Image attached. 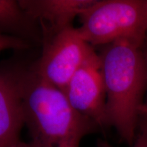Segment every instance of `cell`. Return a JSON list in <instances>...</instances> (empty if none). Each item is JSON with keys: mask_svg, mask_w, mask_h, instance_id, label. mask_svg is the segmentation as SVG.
<instances>
[{"mask_svg": "<svg viewBox=\"0 0 147 147\" xmlns=\"http://www.w3.org/2000/svg\"><path fill=\"white\" fill-rule=\"evenodd\" d=\"M142 44L121 40L98 53L106 90V117L125 142L133 145L147 89Z\"/></svg>", "mask_w": 147, "mask_h": 147, "instance_id": "cell-1", "label": "cell"}, {"mask_svg": "<svg viewBox=\"0 0 147 147\" xmlns=\"http://www.w3.org/2000/svg\"><path fill=\"white\" fill-rule=\"evenodd\" d=\"M23 112L32 140L40 147H80L84 137L100 130L74 109L63 91L31 69L24 75Z\"/></svg>", "mask_w": 147, "mask_h": 147, "instance_id": "cell-2", "label": "cell"}, {"mask_svg": "<svg viewBox=\"0 0 147 147\" xmlns=\"http://www.w3.org/2000/svg\"><path fill=\"white\" fill-rule=\"evenodd\" d=\"M78 18L79 34L93 47L121 40L143 44L147 34V0H97Z\"/></svg>", "mask_w": 147, "mask_h": 147, "instance_id": "cell-3", "label": "cell"}, {"mask_svg": "<svg viewBox=\"0 0 147 147\" xmlns=\"http://www.w3.org/2000/svg\"><path fill=\"white\" fill-rule=\"evenodd\" d=\"M42 44L41 56L30 69L63 92L79 67L96 53L73 26L45 37Z\"/></svg>", "mask_w": 147, "mask_h": 147, "instance_id": "cell-4", "label": "cell"}, {"mask_svg": "<svg viewBox=\"0 0 147 147\" xmlns=\"http://www.w3.org/2000/svg\"><path fill=\"white\" fill-rule=\"evenodd\" d=\"M74 109L95 122L100 130L109 128L106 109V90L98 53L78 69L64 90Z\"/></svg>", "mask_w": 147, "mask_h": 147, "instance_id": "cell-5", "label": "cell"}, {"mask_svg": "<svg viewBox=\"0 0 147 147\" xmlns=\"http://www.w3.org/2000/svg\"><path fill=\"white\" fill-rule=\"evenodd\" d=\"M25 70L9 62L0 63V147H17L22 141Z\"/></svg>", "mask_w": 147, "mask_h": 147, "instance_id": "cell-6", "label": "cell"}, {"mask_svg": "<svg viewBox=\"0 0 147 147\" xmlns=\"http://www.w3.org/2000/svg\"><path fill=\"white\" fill-rule=\"evenodd\" d=\"M97 0H20V5L42 29V37L67 27ZM43 40V39H42Z\"/></svg>", "mask_w": 147, "mask_h": 147, "instance_id": "cell-7", "label": "cell"}, {"mask_svg": "<svg viewBox=\"0 0 147 147\" xmlns=\"http://www.w3.org/2000/svg\"><path fill=\"white\" fill-rule=\"evenodd\" d=\"M0 34L42 43L40 25L21 8L18 1L0 0Z\"/></svg>", "mask_w": 147, "mask_h": 147, "instance_id": "cell-8", "label": "cell"}, {"mask_svg": "<svg viewBox=\"0 0 147 147\" xmlns=\"http://www.w3.org/2000/svg\"><path fill=\"white\" fill-rule=\"evenodd\" d=\"M30 47V43L19 38L0 34V53L8 49L24 50Z\"/></svg>", "mask_w": 147, "mask_h": 147, "instance_id": "cell-9", "label": "cell"}, {"mask_svg": "<svg viewBox=\"0 0 147 147\" xmlns=\"http://www.w3.org/2000/svg\"><path fill=\"white\" fill-rule=\"evenodd\" d=\"M133 147H147V122H140Z\"/></svg>", "mask_w": 147, "mask_h": 147, "instance_id": "cell-10", "label": "cell"}, {"mask_svg": "<svg viewBox=\"0 0 147 147\" xmlns=\"http://www.w3.org/2000/svg\"><path fill=\"white\" fill-rule=\"evenodd\" d=\"M142 52L143 55V58H144L145 67H146V78H147V34L146 38L143 42L142 46ZM140 122H147V89L146 92V95H145V99L144 104H143L142 110L140 113Z\"/></svg>", "mask_w": 147, "mask_h": 147, "instance_id": "cell-11", "label": "cell"}, {"mask_svg": "<svg viewBox=\"0 0 147 147\" xmlns=\"http://www.w3.org/2000/svg\"><path fill=\"white\" fill-rule=\"evenodd\" d=\"M17 147H40L38 144H37L36 142H35L34 141H33L31 140L29 142H23L21 141L19 143V144L18 145Z\"/></svg>", "mask_w": 147, "mask_h": 147, "instance_id": "cell-12", "label": "cell"}, {"mask_svg": "<svg viewBox=\"0 0 147 147\" xmlns=\"http://www.w3.org/2000/svg\"><path fill=\"white\" fill-rule=\"evenodd\" d=\"M97 147H113L109 142L105 140L99 139L97 142Z\"/></svg>", "mask_w": 147, "mask_h": 147, "instance_id": "cell-13", "label": "cell"}]
</instances>
